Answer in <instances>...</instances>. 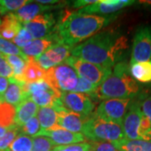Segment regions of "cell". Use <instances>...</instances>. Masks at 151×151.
<instances>
[{
  "label": "cell",
  "mask_w": 151,
  "mask_h": 151,
  "mask_svg": "<svg viewBox=\"0 0 151 151\" xmlns=\"http://www.w3.org/2000/svg\"><path fill=\"white\" fill-rule=\"evenodd\" d=\"M54 108L58 113V126L72 133L82 132L84 124L91 117H84L66 109L60 100L55 105Z\"/></svg>",
  "instance_id": "4fadbf2b"
},
{
  "label": "cell",
  "mask_w": 151,
  "mask_h": 151,
  "mask_svg": "<svg viewBox=\"0 0 151 151\" xmlns=\"http://www.w3.org/2000/svg\"><path fill=\"white\" fill-rule=\"evenodd\" d=\"M23 28V24L14 13L4 15L0 24V36L7 40H13Z\"/></svg>",
  "instance_id": "44dd1931"
},
{
  "label": "cell",
  "mask_w": 151,
  "mask_h": 151,
  "mask_svg": "<svg viewBox=\"0 0 151 151\" xmlns=\"http://www.w3.org/2000/svg\"><path fill=\"white\" fill-rule=\"evenodd\" d=\"M4 57L13 69L14 71L13 79L24 82L23 75H24V71L25 70V67L27 65V60L23 59L19 55H4Z\"/></svg>",
  "instance_id": "4316f807"
},
{
  "label": "cell",
  "mask_w": 151,
  "mask_h": 151,
  "mask_svg": "<svg viewBox=\"0 0 151 151\" xmlns=\"http://www.w3.org/2000/svg\"><path fill=\"white\" fill-rule=\"evenodd\" d=\"M16 108L2 101L0 103V126L6 129L15 125Z\"/></svg>",
  "instance_id": "484cf974"
},
{
  "label": "cell",
  "mask_w": 151,
  "mask_h": 151,
  "mask_svg": "<svg viewBox=\"0 0 151 151\" xmlns=\"http://www.w3.org/2000/svg\"><path fill=\"white\" fill-rule=\"evenodd\" d=\"M27 98L41 108L54 107L60 100V92L55 90L45 80L25 84Z\"/></svg>",
  "instance_id": "ba28073f"
},
{
  "label": "cell",
  "mask_w": 151,
  "mask_h": 151,
  "mask_svg": "<svg viewBox=\"0 0 151 151\" xmlns=\"http://www.w3.org/2000/svg\"><path fill=\"white\" fill-rule=\"evenodd\" d=\"M4 151H9V150H4Z\"/></svg>",
  "instance_id": "7dc6e473"
},
{
  "label": "cell",
  "mask_w": 151,
  "mask_h": 151,
  "mask_svg": "<svg viewBox=\"0 0 151 151\" xmlns=\"http://www.w3.org/2000/svg\"><path fill=\"white\" fill-rule=\"evenodd\" d=\"M117 17V14L102 16L65 10L52 32L57 38L58 43L72 47L96 35L103 27L114 21Z\"/></svg>",
  "instance_id": "7a4b0ae2"
},
{
  "label": "cell",
  "mask_w": 151,
  "mask_h": 151,
  "mask_svg": "<svg viewBox=\"0 0 151 151\" xmlns=\"http://www.w3.org/2000/svg\"><path fill=\"white\" fill-rule=\"evenodd\" d=\"M96 89H97V86H94L91 82H89L88 81H86V80L79 76L78 83L76 86L74 92L86 94V95H88V96H90L93 98L94 93L96 92Z\"/></svg>",
  "instance_id": "836d02e7"
},
{
  "label": "cell",
  "mask_w": 151,
  "mask_h": 151,
  "mask_svg": "<svg viewBox=\"0 0 151 151\" xmlns=\"http://www.w3.org/2000/svg\"><path fill=\"white\" fill-rule=\"evenodd\" d=\"M36 3L43 4V5H53V4H55L56 3L58 4V3H60V2L57 1V0H39Z\"/></svg>",
  "instance_id": "b9f144b4"
},
{
  "label": "cell",
  "mask_w": 151,
  "mask_h": 151,
  "mask_svg": "<svg viewBox=\"0 0 151 151\" xmlns=\"http://www.w3.org/2000/svg\"><path fill=\"white\" fill-rule=\"evenodd\" d=\"M2 55H3L2 53H1V52H0V56H2Z\"/></svg>",
  "instance_id": "bcb514c9"
},
{
  "label": "cell",
  "mask_w": 151,
  "mask_h": 151,
  "mask_svg": "<svg viewBox=\"0 0 151 151\" xmlns=\"http://www.w3.org/2000/svg\"><path fill=\"white\" fill-rule=\"evenodd\" d=\"M78 78L76 71L64 62L45 70L44 80L61 93L74 91L78 83Z\"/></svg>",
  "instance_id": "5b68a950"
},
{
  "label": "cell",
  "mask_w": 151,
  "mask_h": 151,
  "mask_svg": "<svg viewBox=\"0 0 151 151\" xmlns=\"http://www.w3.org/2000/svg\"><path fill=\"white\" fill-rule=\"evenodd\" d=\"M0 76L7 79L14 78V71L8 61L6 60L4 55L0 56Z\"/></svg>",
  "instance_id": "8d00e7d4"
},
{
  "label": "cell",
  "mask_w": 151,
  "mask_h": 151,
  "mask_svg": "<svg viewBox=\"0 0 151 151\" xmlns=\"http://www.w3.org/2000/svg\"><path fill=\"white\" fill-rule=\"evenodd\" d=\"M41 130L40 122L36 117H34L33 119L29 120L25 124H24L21 128H19L20 134L28 135V136H33L35 137L37 136L40 131Z\"/></svg>",
  "instance_id": "d6a6232c"
},
{
  "label": "cell",
  "mask_w": 151,
  "mask_h": 151,
  "mask_svg": "<svg viewBox=\"0 0 151 151\" xmlns=\"http://www.w3.org/2000/svg\"><path fill=\"white\" fill-rule=\"evenodd\" d=\"M33 138L28 135L19 134L9 147V151H31Z\"/></svg>",
  "instance_id": "83f0119b"
},
{
  "label": "cell",
  "mask_w": 151,
  "mask_h": 151,
  "mask_svg": "<svg viewBox=\"0 0 151 151\" xmlns=\"http://www.w3.org/2000/svg\"><path fill=\"white\" fill-rule=\"evenodd\" d=\"M0 52L4 55H19L25 60H29L22 52L21 49L19 48L13 42L4 39L2 36H0Z\"/></svg>",
  "instance_id": "f546056e"
},
{
  "label": "cell",
  "mask_w": 151,
  "mask_h": 151,
  "mask_svg": "<svg viewBox=\"0 0 151 151\" xmlns=\"http://www.w3.org/2000/svg\"><path fill=\"white\" fill-rule=\"evenodd\" d=\"M98 0H78V1H74L72 4L73 8H81V7H85V6L92 5L93 4H96Z\"/></svg>",
  "instance_id": "ab89813d"
},
{
  "label": "cell",
  "mask_w": 151,
  "mask_h": 151,
  "mask_svg": "<svg viewBox=\"0 0 151 151\" xmlns=\"http://www.w3.org/2000/svg\"><path fill=\"white\" fill-rule=\"evenodd\" d=\"M134 1L131 0H98L96 4L86 6L77 10L81 14H111L123 9L128 6L134 4Z\"/></svg>",
  "instance_id": "9a60e30c"
},
{
  "label": "cell",
  "mask_w": 151,
  "mask_h": 151,
  "mask_svg": "<svg viewBox=\"0 0 151 151\" xmlns=\"http://www.w3.org/2000/svg\"><path fill=\"white\" fill-rule=\"evenodd\" d=\"M19 134H20L19 128L16 125L8 129L5 134L0 138V151L9 150V147Z\"/></svg>",
  "instance_id": "4dcf8cb0"
},
{
  "label": "cell",
  "mask_w": 151,
  "mask_h": 151,
  "mask_svg": "<svg viewBox=\"0 0 151 151\" xmlns=\"http://www.w3.org/2000/svg\"><path fill=\"white\" fill-rule=\"evenodd\" d=\"M72 47L63 43H57L49 48L35 61L45 70L64 63L70 56Z\"/></svg>",
  "instance_id": "8fae6325"
},
{
  "label": "cell",
  "mask_w": 151,
  "mask_h": 151,
  "mask_svg": "<svg viewBox=\"0 0 151 151\" xmlns=\"http://www.w3.org/2000/svg\"><path fill=\"white\" fill-rule=\"evenodd\" d=\"M55 25V19L52 14H40L32 20L23 24V26L32 35L34 40L48 36Z\"/></svg>",
  "instance_id": "2e32d148"
},
{
  "label": "cell",
  "mask_w": 151,
  "mask_h": 151,
  "mask_svg": "<svg viewBox=\"0 0 151 151\" xmlns=\"http://www.w3.org/2000/svg\"><path fill=\"white\" fill-rule=\"evenodd\" d=\"M129 70L131 76L137 82H141V83L151 82V60L129 64Z\"/></svg>",
  "instance_id": "7402d4cb"
},
{
  "label": "cell",
  "mask_w": 151,
  "mask_h": 151,
  "mask_svg": "<svg viewBox=\"0 0 151 151\" xmlns=\"http://www.w3.org/2000/svg\"><path fill=\"white\" fill-rule=\"evenodd\" d=\"M2 101H3V99H2V97H0V103H1V102H2Z\"/></svg>",
  "instance_id": "f6af8a7d"
},
{
  "label": "cell",
  "mask_w": 151,
  "mask_h": 151,
  "mask_svg": "<svg viewBox=\"0 0 151 151\" xmlns=\"http://www.w3.org/2000/svg\"><path fill=\"white\" fill-rule=\"evenodd\" d=\"M0 24H1V19H0Z\"/></svg>",
  "instance_id": "c3c4849f"
},
{
  "label": "cell",
  "mask_w": 151,
  "mask_h": 151,
  "mask_svg": "<svg viewBox=\"0 0 151 151\" xmlns=\"http://www.w3.org/2000/svg\"><path fill=\"white\" fill-rule=\"evenodd\" d=\"M55 145L47 137L35 136L33 137V147L31 151H51Z\"/></svg>",
  "instance_id": "1f68e13d"
},
{
  "label": "cell",
  "mask_w": 151,
  "mask_h": 151,
  "mask_svg": "<svg viewBox=\"0 0 151 151\" xmlns=\"http://www.w3.org/2000/svg\"><path fill=\"white\" fill-rule=\"evenodd\" d=\"M37 136H45L49 138L55 146L70 145L73 144L86 142V137L80 133H72L60 128L58 125L50 129L40 130Z\"/></svg>",
  "instance_id": "5bb4252c"
},
{
  "label": "cell",
  "mask_w": 151,
  "mask_h": 151,
  "mask_svg": "<svg viewBox=\"0 0 151 151\" xmlns=\"http://www.w3.org/2000/svg\"><path fill=\"white\" fill-rule=\"evenodd\" d=\"M9 83V79L0 76V97H2V99H3V97L5 93L7 88H8Z\"/></svg>",
  "instance_id": "60d3db41"
},
{
  "label": "cell",
  "mask_w": 151,
  "mask_h": 151,
  "mask_svg": "<svg viewBox=\"0 0 151 151\" xmlns=\"http://www.w3.org/2000/svg\"><path fill=\"white\" fill-rule=\"evenodd\" d=\"M65 63L70 65L80 77L91 82L97 87L103 83L113 70L111 68L94 65L73 55L66 60Z\"/></svg>",
  "instance_id": "8992f818"
},
{
  "label": "cell",
  "mask_w": 151,
  "mask_h": 151,
  "mask_svg": "<svg viewBox=\"0 0 151 151\" xmlns=\"http://www.w3.org/2000/svg\"><path fill=\"white\" fill-rule=\"evenodd\" d=\"M34 39H33L32 35L29 34V32L23 26V28L19 30V32L17 34L16 36L13 40V43L16 45L19 48L22 49L30 41H32Z\"/></svg>",
  "instance_id": "e575fe53"
},
{
  "label": "cell",
  "mask_w": 151,
  "mask_h": 151,
  "mask_svg": "<svg viewBox=\"0 0 151 151\" xmlns=\"http://www.w3.org/2000/svg\"><path fill=\"white\" fill-rule=\"evenodd\" d=\"M30 2L29 0H0V14L6 15L11 12H16Z\"/></svg>",
  "instance_id": "f1b7e54d"
},
{
  "label": "cell",
  "mask_w": 151,
  "mask_h": 151,
  "mask_svg": "<svg viewBox=\"0 0 151 151\" xmlns=\"http://www.w3.org/2000/svg\"><path fill=\"white\" fill-rule=\"evenodd\" d=\"M36 118L40 122L41 130L50 129L58 125V113L54 107L39 108Z\"/></svg>",
  "instance_id": "603a6c76"
},
{
  "label": "cell",
  "mask_w": 151,
  "mask_h": 151,
  "mask_svg": "<svg viewBox=\"0 0 151 151\" xmlns=\"http://www.w3.org/2000/svg\"><path fill=\"white\" fill-rule=\"evenodd\" d=\"M151 60V28H139L134 35L129 64Z\"/></svg>",
  "instance_id": "30bf717a"
},
{
  "label": "cell",
  "mask_w": 151,
  "mask_h": 151,
  "mask_svg": "<svg viewBox=\"0 0 151 151\" xmlns=\"http://www.w3.org/2000/svg\"><path fill=\"white\" fill-rule=\"evenodd\" d=\"M128 48L127 37L119 32L106 30L77 45L72 48L71 54L94 65L112 68L122 61Z\"/></svg>",
  "instance_id": "6da1fadb"
},
{
  "label": "cell",
  "mask_w": 151,
  "mask_h": 151,
  "mask_svg": "<svg viewBox=\"0 0 151 151\" xmlns=\"http://www.w3.org/2000/svg\"><path fill=\"white\" fill-rule=\"evenodd\" d=\"M60 101L66 109L84 117L92 116L95 109L93 98L79 92H61Z\"/></svg>",
  "instance_id": "9c48e42d"
},
{
  "label": "cell",
  "mask_w": 151,
  "mask_h": 151,
  "mask_svg": "<svg viewBox=\"0 0 151 151\" xmlns=\"http://www.w3.org/2000/svg\"><path fill=\"white\" fill-rule=\"evenodd\" d=\"M30 3H32V1ZM30 3L23 6L21 9H19V10L14 13L15 14V16L18 18V19L23 24L32 20L33 19L40 15L43 12L51 10L54 9H59L60 7L64 5L63 2L61 4H58L55 6L43 5V4H38V3L37 4H30Z\"/></svg>",
  "instance_id": "ac0fdd59"
},
{
  "label": "cell",
  "mask_w": 151,
  "mask_h": 151,
  "mask_svg": "<svg viewBox=\"0 0 151 151\" xmlns=\"http://www.w3.org/2000/svg\"><path fill=\"white\" fill-rule=\"evenodd\" d=\"M133 99H108L102 101L93 115L108 122L122 125Z\"/></svg>",
  "instance_id": "52a82bcc"
},
{
  "label": "cell",
  "mask_w": 151,
  "mask_h": 151,
  "mask_svg": "<svg viewBox=\"0 0 151 151\" xmlns=\"http://www.w3.org/2000/svg\"><path fill=\"white\" fill-rule=\"evenodd\" d=\"M140 86L131 76L129 65L120 61L113 66L112 73L97 86L93 98L96 100L133 99L140 93Z\"/></svg>",
  "instance_id": "3957f363"
},
{
  "label": "cell",
  "mask_w": 151,
  "mask_h": 151,
  "mask_svg": "<svg viewBox=\"0 0 151 151\" xmlns=\"http://www.w3.org/2000/svg\"><path fill=\"white\" fill-rule=\"evenodd\" d=\"M45 70L42 69L34 60H29L23 75V81L25 84L42 81L45 78Z\"/></svg>",
  "instance_id": "cb8c5ba5"
},
{
  "label": "cell",
  "mask_w": 151,
  "mask_h": 151,
  "mask_svg": "<svg viewBox=\"0 0 151 151\" xmlns=\"http://www.w3.org/2000/svg\"><path fill=\"white\" fill-rule=\"evenodd\" d=\"M113 144L119 151H151V140H133L123 139Z\"/></svg>",
  "instance_id": "d4e9b609"
},
{
  "label": "cell",
  "mask_w": 151,
  "mask_h": 151,
  "mask_svg": "<svg viewBox=\"0 0 151 151\" xmlns=\"http://www.w3.org/2000/svg\"><path fill=\"white\" fill-rule=\"evenodd\" d=\"M140 4H144L145 5H151V1H139Z\"/></svg>",
  "instance_id": "ee69618b"
},
{
  "label": "cell",
  "mask_w": 151,
  "mask_h": 151,
  "mask_svg": "<svg viewBox=\"0 0 151 151\" xmlns=\"http://www.w3.org/2000/svg\"><path fill=\"white\" fill-rule=\"evenodd\" d=\"M83 135L94 142L114 143L125 139L122 125L108 122L92 114L83 126Z\"/></svg>",
  "instance_id": "277c9868"
},
{
  "label": "cell",
  "mask_w": 151,
  "mask_h": 151,
  "mask_svg": "<svg viewBox=\"0 0 151 151\" xmlns=\"http://www.w3.org/2000/svg\"><path fill=\"white\" fill-rule=\"evenodd\" d=\"M141 103H142L139 101H133L128 110V113L124 117L122 128L125 139L140 140L139 131L140 128L141 120L144 116Z\"/></svg>",
  "instance_id": "7c38bea8"
},
{
  "label": "cell",
  "mask_w": 151,
  "mask_h": 151,
  "mask_svg": "<svg viewBox=\"0 0 151 151\" xmlns=\"http://www.w3.org/2000/svg\"><path fill=\"white\" fill-rule=\"evenodd\" d=\"M92 151H119L113 143L110 142H93Z\"/></svg>",
  "instance_id": "74e56055"
},
{
  "label": "cell",
  "mask_w": 151,
  "mask_h": 151,
  "mask_svg": "<svg viewBox=\"0 0 151 151\" xmlns=\"http://www.w3.org/2000/svg\"><path fill=\"white\" fill-rule=\"evenodd\" d=\"M55 44L57 43L55 41L54 35L52 34H50L48 36L42 39L33 40L24 47H23L21 50L28 60H35Z\"/></svg>",
  "instance_id": "e0dca14e"
},
{
  "label": "cell",
  "mask_w": 151,
  "mask_h": 151,
  "mask_svg": "<svg viewBox=\"0 0 151 151\" xmlns=\"http://www.w3.org/2000/svg\"><path fill=\"white\" fill-rule=\"evenodd\" d=\"M39 106L29 98H25L16 107L15 125L21 128L29 120L33 119L38 113Z\"/></svg>",
  "instance_id": "ffe728a7"
},
{
  "label": "cell",
  "mask_w": 151,
  "mask_h": 151,
  "mask_svg": "<svg viewBox=\"0 0 151 151\" xmlns=\"http://www.w3.org/2000/svg\"><path fill=\"white\" fill-rule=\"evenodd\" d=\"M51 151H92V143L83 142L70 145L57 146Z\"/></svg>",
  "instance_id": "d590c367"
},
{
  "label": "cell",
  "mask_w": 151,
  "mask_h": 151,
  "mask_svg": "<svg viewBox=\"0 0 151 151\" xmlns=\"http://www.w3.org/2000/svg\"><path fill=\"white\" fill-rule=\"evenodd\" d=\"M7 130L6 129H4V128H2L1 126H0V138L2 137V136H4V135L5 134V133L7 132Z\"/></svg>",
  "instance_id": "7bdbcfd3"
},
{
  "label": "cell",
  "mask_w": 151,
  "mask_h": 151,
  "mask_svg": "<svg viewBox=\"0 0 151 151\" xmlns=\"http://www.w3.org/2000/svg\"><path fill=\"white\" fill-rule=\"evenodd\" d=\"M141 108H142L143 113L151 122V95L145 99V101L141 103Z\"/></svg>",
  "instance_id": "f35d334b"
},
{
  "label": "cell",
  "mask_w": 151,
  "mask_h": 151,
  "mask_svg": "<svg viewBox=\"0 0 151 151\" xmlns=\"http://www.w3.org/2000/svg\"><path fill=\"white\" fill-rule=\"evenodd\" d=\"M25 98H27L25 92V83L9 79V83L5 93L3 97L4 102L13 105L16 108Z\"/></svg>",
  "instance_id": "d6986e66"
}]
</instances>
